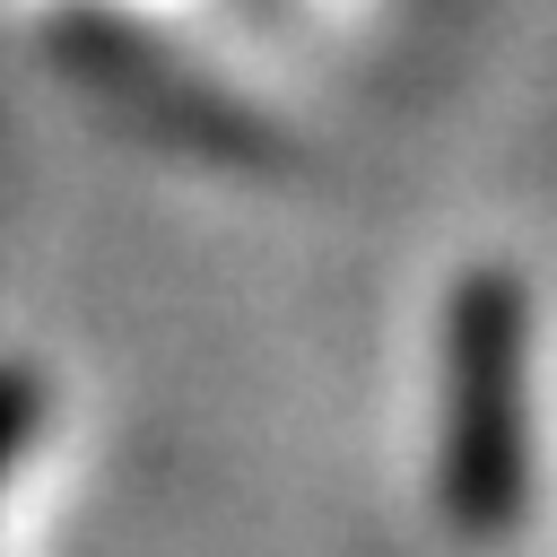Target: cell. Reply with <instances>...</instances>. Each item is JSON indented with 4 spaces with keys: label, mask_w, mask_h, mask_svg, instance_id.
Returning a JSON list of instances; mask_svg holds the SVG:
<instances>
[{
    "label": "cell",
    "mask_w": 557,
    "mask_h": 557,
    "mask_svg": "<svg viewBox=\"0 0 557 557\" xmlns=\"http://www.w3.org/2000/svg\"><path fill=\"white\" fill-rule=\"evenodd\" d=\"M522 287L479 270L444 305V400H435V505L461 540L496 548L531 513V374Z\"/></svg>",
    "instance_id": "obj_1"
},
{
    "label": "cell",
    "mask_w": 557,
    "mask_h": 557,
    "mask_svg": "<svg viewBox=\"0 0 557 557\" xmlns=\"http://www.w3.org/2000/svg\"><path fill=\"white\" fill-rule=\"evenodd\" d=\"M35 426H44V383H35L26 366H0V479H9V461L26 453Z\"/></svg>",
    "instance_id": "obj_2"
}]
</instances>
